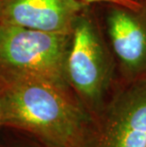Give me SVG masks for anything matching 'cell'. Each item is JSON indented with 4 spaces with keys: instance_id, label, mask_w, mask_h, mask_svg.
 Wrapping results in <instances>:
<instances>
[{
    "instance_id": "3",
    "label": "cell",
    "mask_w": 146,
    "mask_h": 147,
    "mask_svg": "<svg viewBox=\"0 0 146 147\" xmlns=\"http://www.w3.org/2000/svg\"><path fill=\"white\" fill-rule=\"evenodd\" d=\"M112 72V62L97 27L91 18L82 12L71 34L67 80L94 118L105 105Z\"/></svg>"
},
{
    "instance_id": "5",
    "label": "cell",
    "mask_w": 146,
    "mask_h": 147,
    "mask_svg": "<svg viewBox=\"0 0 146 147\" xmlns=\"http://www.w3.org/2000/svg\"><path fill=\"white\" fill-rule=\"evenodd\" d=\"M106 30L123 75L129 80L146 74V8L110 5Z\"/></svg>"
},
{
    "instance_id": "2",
    "label": "cell",
    "mask_w": 146,
    "mask_h": 147,
    "mask_svg": "<svg viewBox=\"0 0 146 147\" xmlns=\"http://www.w3.org/2000/svg\"><path fill=\"white\" fill-rule=\"evenodd\" d=\"M71 34L0 23V73L44 78L68 86Z\"/></svg>"
},
{
    "instance_id": "8",
    "label": "cell",
    "mask_w": 146,
    "mask_h": 147,
    "mask_svg": "<svg viewBox=\"0 0 146 147\" xmlns=\"http://www.w3.org/2000/svg\"><path fill=\"white\" fill-rule=\"evenodd\" d=\"M3 147H42V146L32 140L30 142H27V140H15V142H11L10 143H5V144H3Z\"/></svg>"
},
{
    "instance_id": "6",
    "label": "cell",
    "mask_w": 146,
    "mask_h": 147,
    "mask_svg": "<svg viewBox=\"0 0 146 147\" xmlns=\"http://www.w3.org/2000/svg\"><path fill=\"white\" fill-rule=\"evenodd\" d=\"M83 6L79 0H0V23L72 33Z\"/></svg>"
},
{
    "instance_id": "10",
    "label": "cell",
    "mask_w": 146,
    "mask_h": 147,
    "mask_svg": "<svg viewBox=\"0 0 146 147\" xmlns=\"http://www.w3.org/2000/svg\"><path fill=\"white\" fill-rule=\"evenodd\" d=\"M137 1H139V0H137Z\"/></svg>"
},
{
    "instance_id": "4",
    "label": "cell",
    "mask_w": 146,
    "mask_h": 147,
    "mask_svg": "<svg viewBox=\"0 0 146 147\" xmlns=\"http://www.w3.org/2000/svg\"><path fill=\"white\" fill-rule=\"evenodd\" d=\"M94 119L83 147H146V76L131 81Z\"/></svg>"
},
{
    "instance_id": "9",
    "label": "cell",
    "mask_w": 146,
    "mask_h": 147,
    "mask_svg": "<svg viewBox=\"0 0 146 147\" xmlns=\"http://www.w3.org/2000/svg\"><path fill=\"white\" fill-rule=\"evenodd\" d=\"M3 127V123H2V94H1V83H0V129ZM0 147H3V144L0 140Z\"/></svg>"
},
{
    "instance_id": "7",
    "label": "cell",
    "mask_w": 146,
    "mask_h": 147,
    "mask_svg": "<svg viewBox=\"0 0 146 147\" xmlns=\"http://www.w3.org/2000/svg\"><path fill=\"white\" fill-rule=\"evenodd\" d=\"M82 3L85 4H92V3H104L108 5H118V6H124L132 9H141L143 7L139 1L137 0H79Z\"/></svg>"
},
{
    "instance_id": "1",
    "label": "cell",
    "mask_w": 146,
    "mask_h": 147,
    "mask_svg": "<svg viewBox=\"0 0 146 147\" xmlns=\"http://www.w3.org/2000/svg\"><path fill=\"white\" fill-rule=\"evenodd\" d=\"M3 126L42 147H83L94 117L70 86L44 78L0 73Z\"/></svg>"
}]
</instances>
